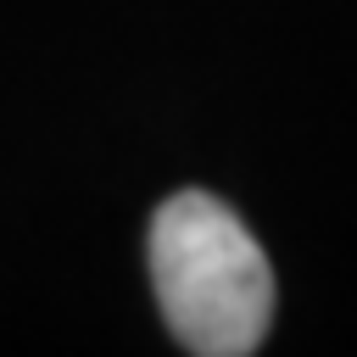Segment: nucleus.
<instances>
[{
    "label": "nucleus",
    "instance_id": "nucleus-1",
    "mask_svg": "<svg viewBox=\"0 0 357 357\" xmlns=\"http://www.w3.org/2000/svg\"><path fill=\"white\" fill-rule=\"evenodd\" d=\"M151 284L173 340L195 357H245L273 324V268L251 229L206 190H178L151 218Z\"/></svg>",
    "mask_w": 357,
    "mask_h": 357
}]
</instances>
